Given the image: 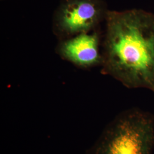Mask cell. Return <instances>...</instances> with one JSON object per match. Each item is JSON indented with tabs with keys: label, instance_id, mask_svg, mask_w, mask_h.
Returning a JSON list of instances; mask_svg holds the SVG:
<instances>
[{
	"label": "cell",
	"instance_id": "obj_1",
	"mask_svg": "<svg viewBox=\"0 0 154 154\" xmlns=\"http://www.w3.org/2000/svg\"><path fill=\"white\" fill-rule=\"evenodd\" d=\"M105 22L101 73L127 88L154 93V14L109 10Z\"/></svg>",
	"mask_w": 154,
	"mask_h": 154
},
{
	"label": "cell",
	"instance_id": "obj_2",
	"mask_svg": "<svg viewBox=\"0 0 154 154\" xmlns=\"http://www.w3.org/2000/svg\"><path fill=\"white\" fill-rule=\"evenodd\" d=\"M154 115L139 108L118 114L85 154H154Z\"/></svg>",
	"mask_w": 154,
	"mask_h": 154
},
{
	"label": "cell",
	"instance_id": "obj_3",
	"mask_svg": "<svg viewBox=\"0 0 154 154\" xmlns=\"http://www.w3.org/2000/svg\"><path fill=\"white\" fill-rule=\"evenodd\" d=\"M108 11L103 0H61L53 17V32L61 41L98 29Z\"/></svg>",
	"mask_w": 154,
	"mask_h": 154
},
{
	"label": "cell",
	"instance_id": "obj_4",
	"mask_svg": "<svg viewBox=\"0 0 154 154\" xmlns=\"http://www.w3.org/2000/svg\"><path fill=\"white\" fill-rule=\"evenodd\" d=\"M101 34L98 29L60 41L56 48L61 58L82 69L101 66Z\"/></svg>",
	"mask_w": 154,
	"mask_h": 154
},
{
	"label": "cell",
	"instance_id": "obj_5",
	"mask_svg": "<svg viewBox=\"0 0 154 154\" xmlns=\"http://www.w3.org/2000/svg\"></svg>",
	"mask_w": 154,
	"mask_h": 154
}]
</instances>
